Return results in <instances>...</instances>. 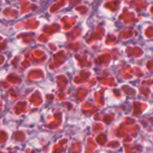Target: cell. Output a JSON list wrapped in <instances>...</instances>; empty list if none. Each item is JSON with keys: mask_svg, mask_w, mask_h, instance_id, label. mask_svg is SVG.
Returning a JSON list of instances; mask_svg holds the SVG:
<instances>
[{"mask_svg": "<svg viewBox=\"0 0 153 153\" xmlns=\"http://www.w3.org/2000/svg\"><path fill=\"white\" fill-rule=\"evenodd\" d=\"M44 77L43 74V71H41V69H33L31 70L30 73H28V78L31 81L34 80H39Z\"/></svg>", "mask_w": 153, "mask_h": 153, "instance_id": "cell-1", "label": "cell"}, {"mask_svg": "<svg viewBox=\"0 0 153 153\" xmlns=\"http://www.w3.org/2000/svg\"><path fill=\"white\" fill-rule=\"evenodd\" d=\"M29 101L35 107H39L41 103H42V100L41 98V95H40V92L36 90L35 92H33L31 94V96L30 97L29 99Z\"/></svg>", "mask_w": 153, "mask_h": 153, "instance_id": "cell-2", "label": "cell"}, {"mask_svg": "<svg viewBox=\"0 0 153 153\" xmlns=\"http://www.w3.org/2000/svg\"><path fill=\"white\" fill-rule=\"evenodd\" d=\"M29 110L28 107H27V103L25 101H22V102H18L14 107V111L16 115H20L22 113H25Z\"/></svg>", "mask_w": 153, "mask_h": 153, "instance_id": "cell-3", "label": "cell"}, {"mask_svg": "<svg viewBox=\"0 0 153 153\" xmlns=\"http://www.w3.org/2000/svg\"><path fill=\"white\" fill-rule=\"evenodd\" d=\"M34 9H36V6L30 4L28 1H21V14H22L33 11Z\"/></svg>", "mask_w": 153, "mask_h": 153, "instance_id": "cell-4", "label": "cell"}, {"mask_svg": "<svg viewBox=\"0 0 153 153\" xmlns=\"http://www.w3.org/2000/svg\"><path fill=\"white\" fill-rule=\"evenodd\" d=\"M6 81L10 83H13V84H19V83H22V79L15 73L8 74L7 77H6Z\"/></svg>", "mask_w": 153, "mask_h": 153, "instance_id": "cell-5", "label": "cell"}, {"mask_svg": "<svg viewBox=\"0 0 153 153\" xmlns=\"http://www.w3.org/2000/svg\"><path fill=\"white\" fill-rule=\"evenodd\" d=\"M3 14L9 18H15L18 15V12L13 8H6L3 11Z\"/></svg>", "mask_w": 153, "mask_h": 153, "instance_id": "cell-6", "label": "cell"}, {"mask_svg": "<svg viewBox=\"0 0 153 153\" xmlns=\"http://www.w3.org/2000/svg\"><path fill=\"white\" fill-rule=\"evenodd\" d=\"M33 36L34 35L31 33H22L18 35V39H22L24 43H28L32 40Z\"/></svg>", "mask_w": 153, "mask_h": 153, "instance_id": "cell-7", "label": "cell"}, {"mask_svg": "<svg viewBox=\"0 0 153 153\" xmlns=\"http://www.w3.org/2000/svg\"><path fill=\"white\" fill-rule=\"evenodd\" d=\"M13 138L16 141V142H23L25 139V134L24 132L22 131H17L15 132H14L13 134Z\"/></svg>", "mask_w": 153, "mask_h": 153, "instance_id": "cell-8", "label": "cell"}, {"mask_svg": "<svg viewBox=\"0 0 153 153\" xmlns=\"http://www.w3.org/2000/svg\"><path fill=\"white\" fill-rule=\"evenodd\" d=\"M40 23L38 21H36L35 19H31V20L27 21L26 23V26L30 29V30H36L38 27H39Z\"/></svg>", "mask_w": 153, "mask_h": 153, "instance_id": "cell-9", "label": "cell"}, {"mask_svg": "<svg viewBox=\"0 0 153 153\" xmlns=\"http://www.w3.org/2000/svg\"><path fill=\"white\" fill-rule=\"evenodd\" d=\"M31 56L34 59H37V60H39V59H42L44 58V56H45V53L42 52L41 50L40 49H37V50H34L32 53H31Z\"/></svg>", "mask_w": 153, "mask_h": 153, "instance_id": "cell-10", "label": "cell"}, {"mask_svg": "<svg viewBox=\"0 0 153 153\" xmlns=\"http://www.w3.org/2000/svg\"><path fill=\"white\" fill-rule=\"evenodd\" d=\"M8 138V135L7 133L4 131H0V144L1 143H4Z\"/></svg>", "mask_w": 153, "mask_h": 153, "instance_id": "cell-11", "label": "cell"}, {"mask_svg": "<svg viewBox=\"0 0 153 153\" xmlns=\"http://www.w3.org/2000/svg\"><path fill=\"white\" fill-rule=\"evenodd\" d=\"M29 64H30V61H29V59H27V58H25L23 62H22V64H21V67H20V71H23V70H24L25 68H27L28 67V65H29Z\"/></svg>", "mask_w": 153, "mask_h": 153, "instance_id": "cell-12", "label": "cell"}, {"mask_svg": "<svg viewBox=\"0 0 153 153\" xmlns=\"http://www.w3.org/2000/svg\"><path fill=\"white\" fill-rule=\"evenodd\" d=\"M0 86H2L3 88H7L8 87V84L6 83H3V82H0Z\"/></svg>", "mask_w": 153, "mask_h": 153, "instance_id": "cell-13", "label": "cell"}, {"mask_svg": "<svg viewBox=\"0 0 153 153\" xmlns=\"http://www.w3.org/2000/svg\"><path fill=\"white\" fill-rule=\"evenodd\" d=\"M4 61H5V57H4V56H0V65H1L4 63Z\"/></svg>", "mask_w": 153, "mask_h": 153, "instance_id": "cell-14", "label": "cell"}, {"mask_svg": "<svg viewBox=\"0 0 153 153\" xmlns=\"http://www.w3.org/2000/svg\"><path fill=\"white\" fill-rule=\"evenodd\" d=\"M6 48V43L5 42H2V43H0V50H2L3 48Z\"/></svg>", "mask_w": 153, "mask_h": 153, "instance_id": "cell-15", "label": "cell"}, {"mask_svg": "<svg viewBox=\"0 0 153 153\" xmlns=\"http://www.w3.org/2000/svg\"><path fill=\"white\" fill-rule=\"evenodd\" d=\"M17 60H18V56H15V59H14V60H12V64L15 65L16 62H17Z\"/></svg>", "mask_w": 153, "mask_h": 153, "instance_id": "cell-16", "label": "cell"}, {"mask_svg": "<svg viewBox=\"0 0 153 153\" xmlns=\"http://www.w3.org/2000/svg\"><path fill=\"white\" fill-rule=\"evenodd\" d=\"M25 153H35V152H33L31 149H27L26 150H25Z\"/></svg>", "mask_w": 153, "mask_h": 153, "instance_id": "cell-17", "label": "cell"}, {"mask_svg": "<svg viewBox=\"0 0 153 153\" xmlns=\"http://www.w3.org/2000/svg\"><path fill=\"white\" fill-rule=\"evenodd\" d=\"M2 109H3V103L0 102V112L2 111Z\"/></svg>", "mask_w": 153, "mask_h": 153, "instance_id": "cell-18", "label": "cell"}, {"mask_svg": "<svg viewBox=\"0 0 153 153\" xmlns=\"http://www.w3.org/2000/svg\"><path fill=\"white\" fill-rule=\"evenodd\" d=\"M0 153H5V152H3V151H0Z\"/></svg>", "mask_w": 153, "mask_h": 153, "instance_id": "cell-19", "label": "cell"}, {"mask_svg": "<svg viewBox=\"0 0 153 153\" xmlns=\"http://www.w3.org/2000/svg\"><path fill=\"white\" fill-rule=\"evenodd\" d=\"M1 40H2V39H1V37H0V41H1Z\"/></svg>", "mask_w": 153, "mask_h": 153, "instance_id": "cell-20", "label": "cell"}]
</instances>
